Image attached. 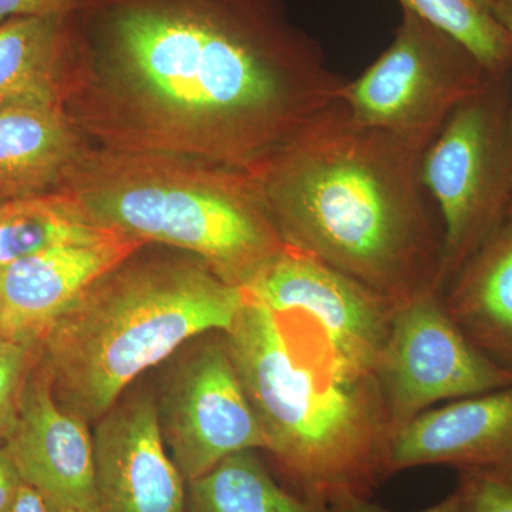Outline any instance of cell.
<instances>
[{
  "mask_svg": "<svg viewBox=\"0 0 512 512\" xmlns=\"http://www.w3.org/2000/svg\"><path fill=\"white\" fill-rule=\"evenodd\" d=\"M3 343H5V340H3L2 333H0V345H3Z\"/></svg>",
  "mask_w": 512,
  "mask_h": 512,
  "instance_id": "29",
  "label": "cell"
},
{
  "mask_svg": "<svg viewBox=\"0 0 512 512\" xmlns=\"http://www.w3.org/2000/svg\"><path fill=\"white\" fill-rule=\"evenodd\" d=\"M470 342L512 375V212L443 291Z\"/></svg>",
  "mask_w": 512,
  "mask_h": 512,
  "instance_id": "15",
  "label": "cell"
},
{
  "mask_svg": "<svg viewBox=\"0 0 512 512\" xmlns=\"http://www.w3.org/2000/svg\"><path fill=\"white\" fill-rule=\"evenodd\" d=\"M228 284L178 249L146 244L90 285L35 345L56 402L94 426L128 387L185 343L227 332L244 308Z\"/></svg>",
  "mask_w": 512,
  "mask_h": 512,
  "instance_id": "4",
  "label": "cell"
},
{
  "mask_svg": "<svg viewBox=\"0 0 512 512\" xmlns=\"http://www.w3.org/2000/svg\"><path fill=\"white\" fill-rule=\"evenodd\" d=\"M420 180L443 232L441 292L501 227L512 201V74L491 76L424 150Z\"/></svg>",
  "mask_w": 512,
  "mask_h": 512,
  "instance_id": "6",
  "label": "cell"
},
{
  "mask_svg": "<svg viewBox=\"0 0 512 512\" xmlns=\"http://www.w3.org/2000/svg\"><path fill=\"white\" fill-rule=\"evenodd\" d=\"M22 478L0 443V512H9L18 493Z\"/></svg>",
  "mask_w": 512,
  "mask_h": 512,
  "instance_id": "25",
  "label": "cell"
},
{
  "mask_svg": "<svg viewBox=\"0 0 512 512\" xmlns=\"http://www.w3.org/2000/svg\"><path fill=\"white\" fill-rule=\"evenodd\" d=\"M143 245L137 239L110 232L0 266L3 340L35 346L90 285Z\"/></svg>",
  "mask_w": 512,
  "mask_h": 512,
  "instance_id": "13",
  "label": "cell"
},
{
  "mask_svg": "<svg viewBox=\"0 0 512 512\" xmlns=\"http://www.w3.org/2000/svg\"><path fill=\"white\" fill-rule=\"evenodd\" d=\"M60 109L94 147L254 173L346 82L285 0H80Z\"/></svg>",
  "mask_w": 512,
  "mask_h": 512,
  "instance_id": "1",
  "label": "cell"
},
{
  "mask_svg": "<svg viewBox=\"0 0 512 512\" xmlns=\"http://www.w3.org/2000/svg\"><path fill=\"white\" fill-rule=\"evenodd\" d=\"M426 148L360 123L338 99L251 174L288 247L397 306L441 291L443 232L420 180Z\"/></svg>",
  "mask_w": 512,
  "mask_h": 512,
  "instance_id": "2",
  "label": "cell"
},
{
  "mask_svg": "<svg viewBox=\"0 0 512 512\" xmlns=\"http://www.w3.org/2000/svg\"><path fill=\"white\" fill-rule=\"evenodd\" d=\"M510 212H512V201H511V205H510V210H508V214H510Z\"/></svg>",
  "mask_w": 512,
  "mask_h": 512,
  "instance_id": "30",
  "label": "cell"
},
{
  "mask_svg": "<svg viewBox=\"0 0 512 512\" xmlns=\"http://www.w3.org/2000/svg\"><path fill=\"white\" fill-rule=\"evenodd\" d=\"M113 231L94 224L63 190L0 202V266Z\"/></svg>",
  "mask_w": 512,
  "mask_h": 512,
  "instance_id": "19",
  "label": "cell"
},
{
  "mask_svg": "<svg viewBox=\"0 0 512 512\" xmlns=\"http://www.w3.org/2000/svg\"><path fill=\"white\" fill-rule=\"evenodd\" d=\"M89 146L62 109L0 110V201L59 190Z\"/></svg>",
  "mask_w": 512,
  "mask_h": 512,
  "instance_id": "16",
  "label": "cell"
},
{
  "mask_svg": "<svg viewBox=\"0 0 512 512\" xmlns=\"http://www.w3.org/2000/svg\"><path fill=\"white\" fill-rule=\"evenodd\" d=\"M261 453L239 451L187 483L188 512H333L279 483Z\"/></svg>",
  "mask_w": 512,
  "mask_h": 512,
  "instance_id": "18",
  "label": "cell"
},
{
  "mask_svg": "<svg viewBox=\"0 0 512 512\" xmlns=\"http://www.w3.org/2000/svg\"><path fill=\"white\" fill-rule=\"evenodd\" d=\"M463 512H512V470L458 473Z\"/></svg>",
  "mask_w": 512,
  "mask_h": 512,
  "instance_id": "21",
  "label": "cell"
},
{
  "mask_svg": "<svg viewBox=\"0 0 512 512\" xmlns=\"http://www.w3.org/2000/svg\"><path fill=\"white\" fill-rule=\"evenodd\" d=\"M225 335L289 490L325 505L338 494L372 498L390 477L382 357L248 296Z\"/></svg>",
  "mask_w": 512,
  "mask_h": 512,
  "instance_id": "3",
  "label": "cell"
},
{
  "mask_svg": "<svg viewBox=\"0 0 512 512\" xmlns=\"http://www.w3.org/2000/svg\"><path fill=\"white\" fill-rule=\"evenodd\" d=\"M67 18L0 23V110L60 109Z\"/></svg>",
  "mask_w": 512,
  "mask_h": 512,
  "instance_id": "17",
  "label": "cell"
},
{
  "mask_svg": "<svg viewBox=\"0 0 512 512\" xmlns=\"http://www.w3.org/2000/svg\"><path fill=\"white\" fill-rule=\"evenodd\" d=\"M80 0H0V23L13 18H67Z\"/></svg>",
  "mask_w": 512,
  "mask_h": 512,
  "instance_id": "23",
  "label": "cell"
},
{
  "mask_svg": "<svg viewBox=\"0 0 512 512\" xmlns=\"http://www.w3.org/2000/svg\"><path fill=\"white\" fill-rule=\"evenodd\" d=\"M426 466L512 470V387L433 407L397 430L389 476Z\"/></svg>",
  "mask_w": 512,
  "mask_h": 512,
  "instance_id": "14",
  "label": "cell"
},
{
  "mask_svg": "<svg viewBox=\"0 0 512 512\" xmlns=\"http://www.w3.org/2000/svg\"><path fill=\"white\" fill-rule=\"evenodd\" d=\"M242 289L271 311L299 313L349 345L384 355L393 303L311 255L286 245Z\"/></svg>",
  "mask_w": 512,
  "mask_h": 512,
  "instance_id": "11",
  "label": "cell"
},
{
  "mask_svg": "<svg viewBox=\"0 0 512 512\" xmlns=\"http://www.w3.org/2000/svg\"><path fill=\"white\" fill-rule=\"evenodd\" d=\"M35 360V346L5 342L0 345V443L15 424L23 382Z\"/></svg>",
  "mask_w": 512,
  "mask_h": 512,
  "instance_id": "22",
  "label": "cell"
},
{
  "mask_svg": "<svg viewBox=\"0 0 512 512\" xmlns=\"http://www.w3.org/2000/svg\"><path fill=\"white\" fill-rule=\"evenodd\" d=\"M59 190L100 228L188 252L239 288L286 247L254 175L228 165L89 146Z\"/></svg>",
  "mask_w": 512,
  "mask_h": 512,
  "instance_id": "5",
  "label": "cell"
},
{
  "mask_svg": "<svg viewBox=\"0 0 512 512\" xmlns=\"http://www.w3.org/2000/svg\"><path fill=\"white\" fill-rule=\"evenodd\" d=\"M0 202H3V201H0Z\"/></svg>",
  "mask_w": 512,
  "mask_h": 512,
  "instance_id": "31",
  "label": "cell"
},
{
  "mask_svg": "<svg viewBox=\"0 0 512 512\" xmlns=\"http://www.w3.org/2000/svg\"><path fill=\"white\" fill-rule=\"evenodd\" d=\"M328 507L333 512H396L375 503L372 498L359 497L353 494H338L329 501ZM417 512H463L461 495L458 488L448 494L440 503L430 505Z\"/></svg>",
  "mask_w": 512,
  "mask_h": 512,
  "instance_id": "24",
  "label": "cell"
},
{
  "mask_svg": "<svg viewBox=\"0 0 512 512\" xmlns=\"http://www.w3.org/2000/svg\"><path fill=\"white\" fill-rule=\"evenodd\" d=\"M491 76L466 46L403 10L390 46L338 99L360 123L429 147Z\"/></svg>",
  "mask_w": 512,
  "mask_h": 512,
  "instance_id": "7",
  "label": "cell"
},
{
  "mask_svg": "<svg viewBox=\"0 0 512 512\" xmlns=\"http://www.w3.org/2000/svg\"><path fill=\"white\" fill-rule=\"evenodd\" d=\"M62 512H103L101 511L100 504H90V505H77V507H66L60 508Z\"/></svg>",
  "mask_w": 512,
  "mask_h": 512,
  "instance_id": "28",
  "label": "cell"
},
{
  "mask_svg": "<svg viewBox=\"0 0 512 512\" xmlns=\"http://www.w3.org/2000/svg\"><path fill=\"white\" fill-rule=\"evenodd\" d=\"M164 363V375L154 389L158 426L187 483L239 451L265 453L264 430L225 332L190 340Z\"/></svg>",
  "mask_w": 512,
  "mask_h": 512,
  "instance_id": "8",
  "label": "cell"
},
{
  "mask_svg": "<svg viewBox=\"0 0 512 512\" xmlns=\"http://www.w3.org/2000/svg\"><path fill=\"white\" fill-rule=\"evenodd\" d=\"M379 375L392 437L436 404L512 387L511 373L458 328L439 289L394 306Z\"/></svg>",
  "mask_w": 512,
  "mask_h": 512,
  "instance_id": "9",
  "label": "cell"
},
{
  "mask_svg": "<svg viewBox=\"0 0 512 512\" xmlns=\"http://www.w3.org/2000/svg\"><path fill=\"white\" fill-rule=\"evenodd\" d=\"M484 3L512 39V0H484Z\"/></svg>",
  "mask_w": 512,
  "mask_h": 512,
  "instance_id": "27",
  "label": "cell"
},
{
  "mask_svg": "<svg viewBox=\"0 0 512 512\" xmlns=\"http://www.w3.org/2000/svg\"><path fill=\"white\" fill-rule=\"evenodd\" d=\"M403 10L454 37L493 76L512 74V39L484 0H399Z\"/></svg>",
  "mask_w": 512,
  "mask_h": 512,
  "instance_id": "20",
  "label": "cell"
},
{
  "mask_svg": "<svg viewBox=\"0 0 512 512\" xmlns=\"http://www.w3.org/2000/svg\"><path fill=\"white\" fill-rule=\"evenodd\" d=\"M2 444L22 481L57 507L99 503L90 424L56 402L36 360L23 382L15 424Z\"/></svg>",
  "mask_w": 512,
  "mask_h": 512,
  "instance_id": "12",
  "label": "cell"
},
{
  "mask_svg": "<svg viewBox=\"0 0 512 512\" xmlns=\"http://www.w3.org/2000/svg\"><path fill=\"white\" fill-rule=\"evenodd\" d=\"M9 512H62L47 495L25 481L20 484Z\"/></svg>",
  "mask_w": 512,
  "mask_h": 512,
  "instance_id": "26",
  "label": "cell"
},
{
  "mask_svg": "<svg viewBox=\"0 0 512 512\" xmlns=\"http://www.w3.org/2000/svg\"><path fill=\"white\" fill-rule=\"evenodd\" d=\"M94 474L103 512H188L187 481L158 426L151 387H128L93 430Z\"/></svg>",
  "mask_w": 512,
  "mask_h": 512,
  "instance_id": "10",
  "label": "cell"
}]
</instances>
